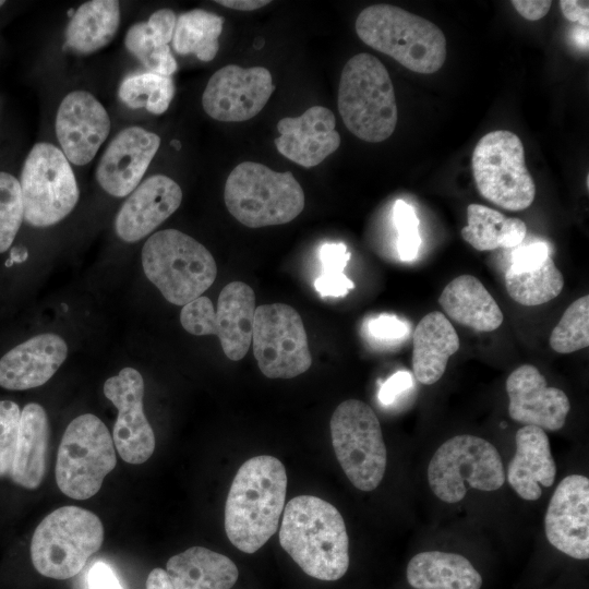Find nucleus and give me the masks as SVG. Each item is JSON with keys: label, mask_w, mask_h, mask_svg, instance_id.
Returning a JSON list of instances; mask_svg holds the SVG:
<instances>
[{"label": "nucleus", "mask_w": 589, "mask_h": 589, "mask_svg": "<svg viewBox=\"0 0 589 589\" xmlns=\"http://www.w3.org/2000/svg\"><path fill=\"white\" fill-rule=\"evenodd\" d=\"M224 19L215 13L195 9L179 15L172 36V47L179 55L193 53L208 62L218 52V38Z\"/></svg>", "instance_id": "473e14b6"}, {"label": "nucleus", "mask_w": 589, "mask_h": 589, "mask_svg": "<svg viewBox=\"0 0 589 589\" xmlns=\"http://www.w3.org/2000/svg\"><path fill=\"white\" fill-rule=\"evenodd\" d=\"M104 541L101 520L79 506H62L36 527L31 541L35 569L53 579L77 575Z\"/></svg>", "instance_id": "0eeeda50"}, {"label": "nucleus", "mask_w": 589, "mask_h": 589, "mask_svg": "<svg viewBox=\"0 0 589 589\" xmlns=\"http://www.w3.org/2000/svg\"><path fill=\"white\" fill-rule=\"evenodd\" d=\"M337 106L346 128L369 143L385 141L397 125V104L389 73L370 53H358L345 64Z\"/></svg>", "instance_id": "20e7f679"}, {"label": "nucleus", "mask_w": 589, "mask_h": 589, "mask_svg": "<svg viewBox=\"0 0 589 589\" xmlns=\"http://www.w3.org/2000/svg\"><path fill=\"white\" fill-rule=\"evenodd\" d=\"M180 323L195 336L216 335V311L213 302L205 296L184 304L180 312Z\"/></svg>", "instance_id": "a19ab883"}, {"label": "nucleus", "mask_w": 589, "mask_h": 589, "mask_svg": "<svg viewBox=\"0 0 589 589\" xmlns=\"http://www.w3.org/2000/svg\"><path fill=\"white\" fill-rule=\"evenodd\" d=\"M286 492L287 474L279 459L260 455L242 464L225 505L226 534L237 549L254 553L276 532Z\"/></svg>", "instance_id": "f257e3e1"}, {"label": "nucleus", "mask_w": 589, "mask_h": 589, "mask_svg": "<svg viewBox=\"0 0 589 589\" xmlns=\"http://www.w3.org/2000/svg\"><path fill=\"white\" fill-rule=\"evenodd\" d=\"M510 418L525 425L557 431L565 424L570 404L560 388L549 387L545 377L531 364L515 369L506 380Z\"/></svg>", "instance_id": "6ab92c4d"}, {"label": "nucleus", "mask_w": 589, "mask_h": 589, "mask_svg": "<svg viewBox=\"0 0 589 589\" xmlns=\"http://www.w3.org/2000/svg\"><path fill=\"white\" fill-rule=\"evenodd\" d=\"M560 7L563 15L570 22H578L588 28L589 25V2L578 0H561Z\"/></svg>", "instance_id": "de8ad7c7"}, {"label": "nucleus", "mask_w": 589, "mask_h": 589, "mask_svg": "<svg viewBox=\"0 0 589 589\" xmlns=\"http://www.w3.org/2000/svg\"><path fill=\"white\" fill-rule=\"evenodd\" d=\"M4 4V1L0 0V7H2Z\"/></svg>", "instance_id": "3c124183"}, {"label": "nucleus", "mask_w": 589, "mask_h": 589, "mask_svg": "<svg viewBox=\"0 0 589 589\" xmlns=\"http://www.w3.org/2000/svg\"><path fill=\"white\" fill-rule=\"evenodd\" d=\"M412 376L408 371H398L381 386L378 399L383 405L393 404L397 397L412 386Z\"/></svg>", "instance_id": "c03bdc74"}, {"label": "nucleus", "mask_w": 589, "mask_h": 589, "mask_svg": "<svg viewBox=\"0 0 589 589\" xmlns=\"http://www.w3.org/2000/svg\"><path fill=\"white\" fill-rule=\"evenodd\" d=\"M515 443L507 481L521 498L536 501L542 494L541 486H552L556 477L549 437L541 428L524 425L516 432Z\"/></svg>", "instance_id": "5701e85b"}, {"label": "nucleus", "mask_w": 589, "mask_h": 589, "mask_svg": "<svg viewBox=\"0 0 589 589\" xmlns=\"http://www.w3.org/2000/svg\"><path fill=\"white\" fill-rule=\"evenodd\" d=\"M120 100L130 108H145L154 115L164 113L175 95L171 76L143 72L127 76L118 89Z\"/></svg>", "instance_id": "f704fd0d"}, {"label": "nucleus", "mask_w": 589, "mask_h": 589, "mask_svg": "<svg viewBox=\"0 0 589 589\" xmlns=\"http://www.w3.org/2000/svg\"><path fill=\"white\" fill-rule=\"evenodd\" d=\"M370 335L381 341H396L406 337L409 328L406 322L395 315L383 314L368 324Z\"/></svg>", "instance_id": "37998d69"}, {"label": "nucleus", "mask_w": 589, "mask_h": 589, "mask_svg": "<svg viewBox=\"0 0 589 589\" xmlns=\"http://www.w3.org/2000/svg\"><path fill=\"white\" fill-rule=\"evenodd\" d=\"M548 541L566 555L589 557V479L565 477L555 489L544 518Z\"/></svg>", "instance_id": "dca6fc26"}, {"label": "nucleus", "mask_w": 589, "mask_h": 589, "mask_svg": "<svg viewBox=\"0 0 589 589\" xmlns=\"http://www.w3.org/2000/svg\"><path fill=\"white\" fill-rule=\"evenodd\" d=\"M471 167L477 189L489 202L512 212L532 204L536 184L515 133L497 130L483 135L473 149Z\"/></svg>", "instance_id": "9d476101"}, {"label": "nucleus", "mask_w": 589, "mask_h": 589, "mask_svg": "<svg viewBox=\"0 0 589 589\" xmlns=\"http://www.w3.org/2000/svg\"><path fill=\"white\" fill-rule=\"evenodd\" d=\"M322 273L315 279L314 287L322 297H345L354 284L344 269L350 260V252L345 243H325L320 250Z\"/></svg>", "instance_id": "e433bc0d"}, {"label": "nucleus", "mask_w": 589, "mask_h": 589, "mask_svg": "<svg viewBox=\"0 0 589 589\" xmlns=\"http://www.w3.org/2000/svg\"><path fill=\"white\" fill-rule=\"evenodd\" d=\"M335 125L332 110L313 106L299 117L280 119L277 123L280 135L274 143L277 151L289 160L312 168L339 147L340 135Z\"/></svg>", "instance_id": "aec40b11"}, {"label": "nucleus", "mask_w": 589, "mask_h": 589, "mask_svg": "<svg viewBox=\"0 0 589 589\" xmlns=\"http://www.w3.org/2000/svg\"><path fill=\"white\" fill-rule=\"evenodd\" d=\"M109 131V116L91 93L73 91L61 101L56 116V134L69 161L77 166L88 164Z\"/></svg>", "instance_id": "f3484780"}, {"label": "nucleus", "mask_w": 589, "mask_h": 589, "mask_svg": "<svg viewBox=\"0 0 589 589\" xmlns=\"http://www.w3.org/2000/svg\"><path fill=\"white\" fill-rule=\"evenodd\" d=\"M143 271L164 298L184 305L214 283L216 262L197 240L176 229L152 235L142 249Z\"/></svg>", "instance_id": "423d86ee"}, {"label": "nucleus", "mask_w": 589, "mask_h": 589, "mask_svg": "<svg viewBox=\"0 0 589 589\" xmlns=\"http://www.w3.org/2000/svg\"><path fill=\"white\" fill-rule=\"evenodd\" d=\"M506 476L493 444L479 436L450 437L434 453L428 467V481L434 495L446 503L461 501L468 488L498 490Z\"/></svg>", "instance_id": "1a4fd4ad"}, {"label": "nucleus", "mask_w": 589, "mask_h": 589, "mask_svg": "<svg viewBox=\"0 0 589 589\" xmlns=\"http://www.w3.org/2000/svg\"><path fill=\"white\" fill-rule=\"evenodd\" d=\"M24 220L33 227H48L65 218L75 207L80 192L69 160L61 149L37 143L21 172Z\"/></svg>", "instance_id": "f8f14e48"}, {"label": "nucleus", "mask_w": 589, "mask_h": 589, "mask_svg": "<svg viewBox=\"0 0 589 589\" xmlns=\"http://www.w3.org/2000/svg\"><path fill=\"white\" fill-rule=\"evenodd\" d=\"M356 33L371 48L408 70L438 71L446 59V39L433 22L392 4H373L356 20Z\"/></svg>", "instance_id": "7ed1b4c3"}, {"label": "nucleus", "mask_w": 589, "mask_h": 589, "mask_svg": "<svg viewBox=\"0 0 589 589\" xmlns=\"http://www.w3.org/2000/svg\"><path fill=\"white\" fill-rule=\"evenodd\" d=\"M20 407L11 400H0V478L10 476L20 430Z\"/></svg>", "instance_id": "ea45409f"}, {"label": "nucleus", "mask_w": 589, "mask_h": 589, "mask_svg": "<svg viewBox=\"0 0 589 589\" xmlns=\"http://www.w3.org/2000/svg\"><path fill=\"white\" fill-rule=\"evenodd\" d=\"M516 248L512 252V264L508 267L514 273L537 269L551 256L548 243L542 241L531 242Z\"/></svg>", "instance_id": "79ce46f5"}, {"label": "nucleus", "mask_w": 589, "mask_h": 589, "mask_svg": "<svg viewBox=\"0 0 589 589\" xmlns=\"http://www.w3.org/2000/svg\"><path fill=\"white\" fill-rule=\"evenodd\" d=\"M229 213L250 228L283 225L304 208V192L291 171L243 161L229 173L224 189Z\"/></svg>", "instance_id": "39448f33"}, {"label": "nucleus", "mask_w": 589, "mask_h": 589, "mask_svg": "<svg viewBox=\"0 0 589 589\" xmlns=\"http://www.w3.org/2000/svg\"><path fill=\"white\" fill-rule=\"evenodd\" d=\"M182 191L171 178L155 175L139 184L121 206L115 220L117 236L135 242L163 224L180 206Z\"/></svg>", "instance_id": "412c9836"}, {"label": "nucleus", "mask_w": 589, "mask_h": 589, "mask_svg": "<svg viewBox=\"0 0 589 589\" xmlns=\"http://www.w3.org/2000/svg\"><path fill=\"white\" fill-rule=\"evenodd\" d=\"M274 89L272 74L266 68L228 64L208 80L202 105L215 120L247 121L264 108Z\"/></svg>", "instance_id": "4468645a"}, {"label": "nucleus", "mask_w": 589, "mask_h": 589, "mask_svg": "<svg viewBox=\"0 0 589 589\" xmlns=\"http://www.w3.org/2000/svg\"><path fill=\"white\" fill-rule=\"evenodd\" d=\"M512 4L516 11L526 20L538 21L550 11L552 1L550 0H514Z\"/></svg>", "instance_id": "49530a36"}, {"label": "nucleus", "mask_w": 589, "mask_h": 589, "mask_svg": "<svg viewBox=\"0 0 589 589\" xmlns=\"http://www.w3.org/2000/svg\"><path fill=\"white\" fill-rule=\"evenodd\" d=\"M160 145V137L141 127L118 133L96 170L99 185L110 195L123 197L139 184Z\"/></svg>", "instance_id": "a211bd4d"}, {"label": "nucleus", "mask_w": 589, "mask_h": 589, "mask_svg": "<svg viewBox=\"0 0 589 589\" xmlns=\"http://www.w3.org/2000/svg\"><path fill=\"white\" fill-rule=\"evenodd\" d=\"M104 394L118 410L112 441L128 464L145 462L154 453V431L143 411L144 380L133 368H123L104 384Z\"/></svg>", "instance_id": "2eb2a0df"}, {"label": "nucleus", "mask_w": 589, "mask_h": 589, "mask_svg": "<svg viewBox=\"0 0 589 589\" xmlns=\"http://www.w3.org/2000/svg\"><path fill=\"white\" fill-rule=\"evenodd\" d=\"M176 14L169 9L155 11L146 22L132 25L124 39L127 49L156 74L171 76L178 68L168 43L172 40Z\"/></svg>", "instance_id": "c756f323"}, {"label": "nucleus", "mask_w": 589, "mask_h": 589, "mask_svg": "<svg viewBox=\"0 0 589 589\" xmlns=\"http://www.w3.org/2000/svg\"><path fill=\"white\" fill-rule=\"evenodd\" d=\"M329 426L336 458L349 481L361 491L376 489L387 454L373 409L361 400L347 399L335 409Z\"/></svg>", "instance_id": "9b49d317"}, {"label": "nucleus", "mask_w": 589, "mask_h": 589, "mask_svg": "<svg viewBox=\"0 0 589 589\" xmlns=\"http://www.w3.org/2000/svg\"><path fill=\"white\" fill-rule=\"evenodd\" d=\"M438 303L452 320L478 332H493L504 321L495 299L472 275H460L449 281Z\"/></svg>", "instance_id": "393cba45"}, {"label": "nucleus", "mask_w": 589, "mask_h": 589, "mask_svg": "<svg viewBox=\"0 0 589 589\" xmlns=\"http://www.w3.org/2000/svg\"><path fill=\"white\" fill-rule=\"evenodd\" d=\"M459 347L458 334L444 313L433 311L424 315L412 337V369L417 380L424 385L436 383Z\"/></svg>", "instance_id": "b1692460"}, {"label": "nucleus", "mask_w": 589, "mask_h": 589, "mask_svg": "<svg viewBox=\"0 0 589 589\" xmlns=\"http://www.w3.org/2000/svg\"><path fill=\"white\" fill-rule=\"evenodd\" d=\"M145 589H175V587L166 570L154 568L147 576Z\"/></svg>", "instance_id": "09e8293b"}, {"label": "nucleus", "mask_w": 589, "mask_h": 589, "mask_svg": "<svg viewBox=\"0 0 589 589\" xmlns=\"http://www.w3.org/2000/svg\"><path fill=\"white\" fill-rule=\"evenodd\" d=\"M116 464L113 441L105 423L95 414H81L69 423L61 438L57 485L71 498L87 500L100 490Z\"/></svg>", "instance_id": "6e6552de"}, {"label": "nucleus", "mask_w": 589, "mask_h": 589, "mask_svg": "<svg viewBox=\"0 0 589 589\" xmlns=\"http://www.w3.org/2000/svg\"><path fill=\"white\" fill-rule=\"evenodd\" d=\"M279 542L313 578L334 581L348 569L349 540L344 518L320 497L300 495L285 505Z\"/></svg>", "instance_id": "f03ea898"}, {"label": "nucleus", "mask_w": 589, "mask_h": 589, "mask_svg": "<svg viewBox=\"0 0 589 589\" xmlns=\"http://www.w3.org/2000/svg\"><path fill=\"white\" fill-rule=\"evenodd\" d=\"M393 220L397 229V251L401 261H413L421 245L419 219L411 205L397 200L393 207Z\"/></svg>", "instance_id": "58836bf2"}, {"label": "nucleus", "mask_w": 589, "mask_h": 589, "mask_svg": "<svg viewBox=\"0 0 589 589\" xmlns=\"http://www.w3.org/2000/svg\"><path fill=\"white\" fill-rule=\"evenodd\" d=\"M218 4L238 11H253L267 5V0H218Z\"/></svg>", "instance_id": "8fccbe9b"}, {"label": "nucleus", "mask_w": 589, "mask_h": 589, "mask_svg": "<svg viewBox=\"0 0 589 589\" xmlns=\"http://www.w3.org/2000/svg\"><path fill=\"white\" fill-rule=\"evenodd\" d=\"M89 589H122L112 569L103 562L93 565L88 574Z\"/></svg>", "instance_id": "a18cd8bd"}, {"label": "nucleus", "mask_w": 589, "mask_h": 589, "mask_svg": "<svg viewBox=\"0 0 589 589\" xmlns=\"http://www.w3.org/2000/svg\"><path fill=\"white\" fill-rule=\"evenodd\" d=\"M166 572L175 589H230L239 576L229 557L203 546L171 556Z\"/></svg>", "instance_id": "cd10ccee"}, {"label": "nucleus", "mask_w": 589, "mask_h": 589, "mask_svg": "<svg viewBox=\"0 0 589 589\" xmlns=\"http://www.w3.org/2000/svg\"><path fill=\"white\" fill-rule=\"evenodd\" d=\"M407 580L414 589H480L482 578L462 555L442 551L416 554L407 566Z\"/></svg>", "instance_id": "c85d7f7f"}, {"label": "nucleus", "mask_w": 589, "mask_h": 589, "mask_svg": "<svg viewBox=\"0 0 589 589\" xmlns=\"http://www.w3.org/2000/svg\"><path fill=\"white\" fill-rule=\"evenodd\" d=\"M505 287L517 303L534 306L555 299L564 287V277L551 256L537 269L505 273Z\"/></svg>", "instance_id": "72a5a7b5"}, {"label": "nucleus", "mask_w": 589, "mask_h": 589, "mask_svg": "<svg viewBox=\"0 0 589 589\" xmlns=\"http://www.w3.org/2000/svg\"><path fill=\"white\" fill-rule=\"evenodd\" d=\"M252 346L260 370L269 378H292L312 364L302 318L285 303L255 309Z\"/></svg>", "instance_id": "ddd939ff"}, {"label": "nucleus", "mask_w": 589, "mask_h": 589, "mask_svg": "<svg viewBox=\"0 0 589 589\" xmlns=\"http://www.w3.org/2000/svg\"><path fill=\"white\" fill-rule=\"evenodd\" d=\"M255 309L254 291L242 281L229 283L219 293L216 335L224 353L232 361L241 360L250 348Z\"/></svg>", "instance_id": "a878e982"}, {"label": "nucleus", "mask_w": 589, "mask_h": 589, "mask_svg": "<svg viewBox=\"0 0 589 589\" xmlns=\"http://www.w3.org/2000/svg\"><path fill=\"white\" fill-rule=\"evenodd\" d=\"M119 23L118 1H87L72 15L65 29V43L79 53H92L111 41Z\"/></svg>", "instance_id": "7c9ffc66"}, {"label": "nucleus", "mask_w": 589, "mask_h": 589, "mask_svg": "<svg viewBox=\"0 0 589 589\" xmlns=\"http://www.w3.org/2000/svg\"><path fill=\"white\" fill-rule=\"evenodd\" d=\"M68 346L57 334L34 336L0 359V386L25 390L47 383L64 362Z\"/></svg>", "instance_id": "4be33fe9"}, {"label": "nucleus", "mask_w": 589, "mask_h": 589, "mask_svg": "<svg viewBox=\"0 0 589 589\" xmlns=\"http://www.w3.org/2000/svg\"><path fill=\"white\" fill-rule=\"evenodd\" d=\"M550 347L557 353H572L589 346V296L570 303L553 328Z\"/></svg>", "instance_id": "c9c22d12"}, {"label": "nucleus", "mask_w": 589, "mask_h": 589, "mask_svg": "<svg viewBox=\"0 0 589 589\" xmlns=\"http://www.w3.org/2000/svg\"><path fill=\"white\" fill-rule=\"evenodd\" d=\"M467 226L461 237L478 251L512 249L520 245L526 237V224L516 217H506L496 209L480 204L467 207Z\"/></svg>", "instance_id": "2f4dec72"}, {"label": "nucleus", "mask_w": 589, "mask_h": 589, "mask_svg": "<svg viewBox=\"0 0 589 589\" xmlns=\"http://www.w3.org/2000/svg\"><path fill=\"white\" fill-rule=\"evenodd\" d=\"M49 423L45 409L36 402L21 411L16 450L10 472L11 480L25 489H37L47 468Z\"/></svg>", "instance_id": "bb28decb"}, {"label": "nucleus", "mask_w": 589, "mask_h": 589, "mask_svg": "<svg viewBox=\"0 0 589 589\" xmlns=\"http://www.w3.org/2000/svg\"><path fill=\"white\" fill-rule=\"evenodd\" d=\"M23 217L19 180L8 172L0 171V253L12 245Z\"/></svg>", "instance_id": "4c0bfd02"}]
</instances>
